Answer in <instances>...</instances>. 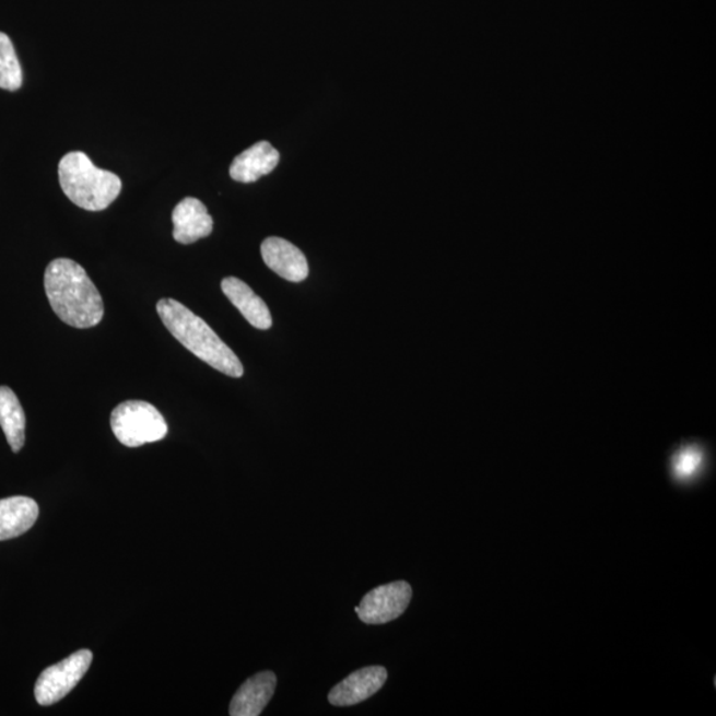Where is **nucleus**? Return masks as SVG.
Listing matches in <instances>:
<instances>
[{
  "instance_id": "39448f33",
  "label": "nucleus",
  "mask_w": 716,
  "mask_h": 716,
  "mask_svg": "<svg viewBox=\"0 0 716 716\" xmlns=\"http://www.w3.org/2000/svg\"><path fill=\"white\" fill-rule=\"evenodd\" d=\"M93 654L89 649L71 654L63 661L49 666L37 678L35 699L42 706H51L66 699L91 668Z\"/></svg>"
},
{
  "instance_id": "6e6552de",
  "label": "nucleus",
  "mask_w": 716,
  "mask_h": 716,
  "mask_svg": "<svg viewBox=\"0 0 716 716\" xmlns=\"http://www.w3.org/2000/svg\"><path fill=\"white\" fill-rule=\"evenodd\" d=\"M261 258L270 270L291 283H302L309 275L305 255L291 242L271 236L261 243Z\"/></svg>"
},
{
  "instance_id": "1a4fd4ad",
  "label": "nucleus",
  "mask_w": 716,
  "mask_h": 716,
  "mask_svg": "<svg viewBox=\"0 0 716 716\" xmlns=\"http://www.w3.org/2000/svg\"><path fill=\"white\" fill-rule=\"evenodd\" d=\"M173 238L180 245H191L213 233V218L197 198H185L173 210Z\"/></svg>"
},
{
  "instance_id": "f03ea898",
  "label": "nucleus",
  "mask_w": 716,
  "mask_h": 716,
  "mask_svg": "<svg viewBox=\"0 0 716 716\" xmlns=\"http://www.w3.org/2000/svg\"><path fill=\"white\" fill-rule=\"evenodd\" d=\"M157 313L167 331L203 363L230 377L245 375L240 360L232 348L186 305L174 298H161Z\"/></svg>"
},
{
  "instance_id": "423d86ee",
  "label": "nucleus",
  "mask_w": 716,
  "mask_h": 716,
  "mask_svg": "<svg viewBox=\"0 0 716 716\" xmlns=\"http://www.w3.org/2000/svg\"><path fill=\"white\" fill-rule=\"evenodd\" d=\"M412 597L413 589L407 582L385 584L365 595L356 607V613L364 624H388L404 613Z\"/></svg>"
},
{
  "instance_id": "f8f14e48",
  "label": "nucleus",
  "mask_w": 716,
  "mask_h": 716,
  "mask_svg": "<svg viewBox=\"0 0 716 716\" xmlns=\"http://www.w3.org/2000/svg\"><path fill=\"white\" fill-rule=\"evenodd\" d=\"M222 291L254 328L267 331L272 327V316L263 298L255 294L240 279L234 277L223 279Z\"/></svg>"
},
{
  "instance_id": "4468645a",
  "label": "nucleus",
  "mask_w": 716,
  "mask_h": 716,
  "mask_svg": "<svg viewBox=\"0 0 716 716\" xmlns=\"http://www.w3.org/2000/svg\"><path fill=\"white\" fill-rule=\"evenodd\" d=\"M0 427L8 438L11 450L21 451L26 441V414L9 386H0Z\"/></svg>"
},
{
  "instance_id": "20e7f679",
  "label": "nucleus",
  "mask_w": 716,
  "mask_h": 716,
  "mask_svg": "<svg viewBox=\"0 0 716 716\" xmlns=\"http://www.w3.org/2000/svg\"><path fill=\"white\" fill-rule=\"evenodd\" d=\"M110 427L118 442L127 447L153 444L167 435L164 415L145 401H126L118 404L111 412Z\"/></svg>"
},
{
  "instance_id": "f257e3e1",
  "label": "nucleus",
  "mask_w": 716,
  "mask_h": 716,
  "mask_svg": "<svg viewBox=\"0 0 716 716\" xmlns=\"http://www.w3.org/2000/svg\"><path fill=\"white\" fill-rule=\"evenodd\" d=\"M45 289L54 313L68 326L86 329L102 322V295L77 261L66 258L52 260L45 273Z\"/></svg>"
},
{
  "instance_id": "7ed1b4c3",
  "label": "nucleus",
  "mask_w": 716,
  "mask_h": 716,
  "mask_svg": "<svg viewBox=\"0 0 716 716\" xmlns=\"http://www.w3.org/2000/svg\"><path fill=\"white\" fill-rule=\"evenodd\" d=\"M59 180L68 199L89 211L109 208L122 189L120 177L98 169L83 152H71L61 159Z\"/></svg>"
},
{
  "instance_id": "2eb2a0df",
  "label": "nucleus",
  "mask_w": 716,
  "mask_h": 716,
  "mask_svg": "<svg viewBox=\"0 0 716 716\" xmlns=\"http://www.w3.org/2000/svg\"><path fill=\"white\" fill-rule=\"evenodd\" d=\"M23 84V73L14 45L10 37L0 33V89L17 91Z\"/></svg>"
},
{
  "instance_id": "0eeeda50",
  "label": "nucleus",
  "mask_w": 716,
  "mask_h": 716,
  "mask_svg": "<svg viewBox=\"0 0 716 716\" xmlns=\"http://www.w3.org/2000/svg\"><path fill=\"white\" fill-rule=\"evenodd\" d=\"M386 680H388V671L383 666L360 669L334 686L328 695V701L338 707L359 705L378 693Z\"/></svg>"
},
{
  "instance_id": "ddd939ff",
  "label": "nucleus",
  "mask_w": 716,
  "mask_h": 716,
  "mask_svg": "<svg viewBox=\"0 0 716 716\" xmlns=\"http://www.w3.org/2000/svg\"><path fill=\"white\" fill-rule=\"evenodd\" d=\"M39 506L28 496H11L0 500V541L26 533L33 528Z\"/></svg>"
},
{
  "instance_id": "9b49d317",
  "label": "nucleus",
  "mask_w": 716,
  "mask_h": 716,
  "mask_svg": "<svg viewBox=\"0 0 716 716\" xmlns=\"http://www.w3.org/2000/svg\"><path fill=\"white\" fill-rule=\"evenodd\" d=\"M280 154L270 142L260 141L235 157L230 176L236 183L253 184L270 174L279 164Z\"/></svg>"
},
{
  "instance_id": "9d476101",
  "label": "nucleus",
  "mask_w": 716,
  "mask_h": 716,
  "mask_svg": "<svg viewBox=\"0 0 716 716\" xmlns=\"http://www.w3.org/2000/svg\"><path fill=\"white\" fill-rule=\"evenodd\" d=\"M277 676L272 671H261L242 684L230 703L232 716H258L271 701L277 689Z\"/></svg>"
},
{
  "instance_id": "dca6fc26",
  "label": "nucleus",
  "mask_w": 716,
  "mask_h": 716,
  "mask_svg": "<svg viewBox=\"0 0 716 716\" xmlns=\"http://www.w3.org/2000/svg\"><path fill=\"white\" fill-rule=\"evenodd\" d=\"M701 463V453L694 448H688L677 457L674 469L677 477L689 478L699 469Z\"/></svg>"
}]
</instances>
